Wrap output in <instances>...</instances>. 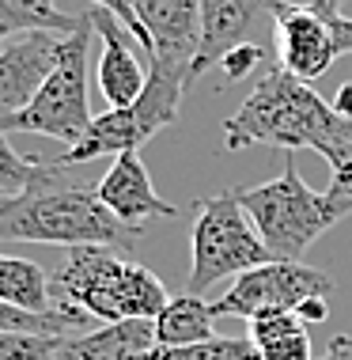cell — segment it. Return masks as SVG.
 <instances>
[{"mask_svg":"<svg viewBox=\"0 0 352 360\" xmlns=\"http://www.w3.org/2000/svg\"><path fill=\"white\" fill-rule=\"evenodd\" d=\"M334 110L341 118H352V84H341V91L334 95Z\"/></svg>","mask_w":352,"mask_h":360,"instance_id":"obj_28","label":"cell"},{"mask_svg":"<svg viewBox=\"0 0 352 360\" xmlns=\"http://www.w3.org/2000/svg\"><path fill=\"white\" fill-rule=\"evenodd\" d=\"M334 281L330 274L307 266V262H266L258 269H247L235 277V285L212 304V311L231 319H250L261 311H296L311 296H330Z\"/></svg>","mask_w":352,"mask_h":360,"instance_id":"obj_9","label":"cell"},{"mask_svg":"<svg viewBox=\"0 0 352 360\" xmlns=\"http://www.w3.org/2000/svg\"><path fill=\"white\" fill-rule=\"evenodd\" d=\"M0 300L19 311H34V315H50L61 307L50 292V277L34 262L8 255H0Z\"/></svg>","mask_w":352,"mask_h":360,"instance_id":"obj_18","label":"cell"},{"mask_svg":"<svg viewBox=\"0 0 352 360\" xmlns=\"http://www.w3.org/2000/svg\"><path fill=\"white\" fill-rule=\"evenodd\" d=\"M277 0H201V46L193 57L190 84H197L212 65H220L235 46L254 42V27L273 19Z\"/></svg>","mask_w":352,"mask_h":360,"instance_id":"obj_11","label":"cell"},{"mask_svg":"<svg viewBox=\"0 0 352 360\" xmlns=\"http://www.w3.org/2000/svg\"><path fill=\"white\" fill-rule=\"evenodd\" d=\"M53 342L42 334H0V360H46Z\"/></svg>","mask_w":352,"mask_h":360,"instance_id":"obj_22","label":"cell"},{"mask_svg":"<svg viewBox=\"0 0 352 360\" xmlns=\"http://www.w3.org/2000/svg\"><path fill=\"white\" fill-rule=\"evenodd\" d=\"M352 141V118H341L311 84L296 80L285 69H269L254 84L242 106L223 122V144L231 152L273 144V148H311L326 155L337 144Z\"/></svg>","mask_w":352,"mask_h":360,"instance_id":"obj_2","label":"cell"},{"mask_svg":"<svg viewBox=\"0 0 352 360\" xmlns=\"http://www.w3.org/2000/svg\"><path fill=\"white\" fill-rule=\"evenodd\" d=\"M95 190H99L103 205L110 209L114 217L125 224V228L141 231L144 220H152V217H178V209L155 193L152 179H148V167H144V160H141V152L114 155L110 171L99 179V186H95Z\"/></svg>","mask_w":352,"mask_h":360,"instance_id":"obj_14","label":"cell"},{"mask_svg":"<svg viewBox=\"0 0 352 360\" xmlns=\"http://www.w3.org/2000/svg\"><path fill=\"white\" fill-rule=\"evenodd\" d=\"M239 205L247 209V217L254 220L261 243L269 247L273 262H299L311 250V243L318 236H326L337 220H345L352 212V201L337 198V193H318L299 179L296 160H285L280 179H269L261 186L235 190Z\"/></svg>","mask_w":352,"mask_h":360,"instance_id":"obj_4","label":"cell"},{"mask_svg":"<svg viewBox=\"0 0 352 360\" xmlns=\"http://www.w3.org/2000/svg\"><path fill=\"white\" fill-rule=\"evenodd\" d=\"M197 220L190 231V296H204L212 285H220L223 277H242L247 269H258L273 262L269 247L261 243L254 220L247 209L239 205V193H216V198H201Z\"/></svg>","mask_w":352,"mask_h":360,"instance_id":"obj_6","label":"cell"},{"mask_svg":"<svg viewBox=\"0 0 352 360\" xmlns=\"http://www.w3.org/2000/svg\"><path fill=\"white\" fill-rule=\"evenodd\" d=\"M144 360H261L254 342L247 338H209L197 345H178V349H163L155 345Z\"/></svg>","mask_w":352,"mask_h":360,"instance_id":"obj_20","label":"cell"},{"mask_svg":"<svg viewBox=\"0 0 352 360\" xmlns=\"http://www.w3.org/2000/svg\"><path fill=\"white\" fill-rule=\"evenodd\" d=\"M141 239L103 205L95 186H68L61 167L46 160L31 190L0 198V243H50V247H122Z\"/></svg>","mask_w":352,"mask_h":360,"instance_id":"obj_1","label":"cell"},{"mask_svg":"<svg viewBox=\"0 0 352 360\" xmlns=\"http://www.w3.org/2000/svg\"><path fill=\"white\" fill-rule=\"evenodd\" d=\"M155 349V323H103L84 334L57 338L46 360H144Z\"/></svg>","mask_w":352,"mask_h":360,"instance_id":"obj_15","label":"cell"},{"mask_svg":"<svg viewBox=\"0 0 352 360\" xmlns=\"http://www.w3.org/2000/svg\"><path fill=\"white\" fill-rule=\"evenodd\" d=\"M91 23L76 27L65 38L61 57H57L53 72L46 76L42 91L31 99V106H23L19 114L4 118L8 133H38V137H53L65 141L68 148L80 144V137L91 125V106H87V50H91Z\"/></svg>","mask_w":352,"mask_h":360,"instance_id":"obj_7","label":"cell"},{"mask_svg":"<svg viewBox=\"0 0 352 360\" xmlns=\"http://www.w3.org/2000/svg\"><path fill=\"white\" fill-rule=\"evenodd\" d=\"M185 91H190V65L152 57L148 84H144L141 99L129 103V106H117V110L99 114V118L87 125L80 144L65 148L53 163L65 171V167H76V163L103 160V155L141 152V144H148L159 129H167V125L178 122Z\"/></svg>","mask_w":352,"mask_h":360,"instance_id":"obj_5","label":"cell"},{"mask_svg":"<svg viewBox=\"0 0 352 360\" xmlns=\"http://www.w3.org/2000/svg\"><path fill=\"white\" fill-rule=\"evenodd\" d=\"M87 8H103V12H110L122 19V27L133 34V42L144 46V53H148V38H144L141 23H136V12H133V0H87Z\"/></svg>","mask_w":352,"mask_h":360,"instance_id":"obj_25","label":"cell"},{"mask_svg":"<svg viewBox=\"0 0 352 360\" xmlns=\"http://www.w3.org/2000/svg\"><path fill=\"white\" fill-rule=\"evenodd\" d=\"M87 23L99 34L103 42V57H99V91L103 99L110 103V110L117 106H129L141 99L144 84H148V72H144L141 57L133 53V34L122 27V19L103 12V8H87Z\"/></svg>","mask_w":352,"mask_h":360,"instance_id":"obj_13","label":"cell"},{"mask_svg":"<svg viewBox=\"0 0 352 360\" xmlns=\"http://www.w3.org/2000/svg\"><path fill=\"white\" fill-rule=\"evenodd\" d=\"M50 292L61 307H72L99 323H155L167 307V285L148 266L122 258L114 247H76L50 277Z\"/></svg>","mask_w":352,"mask_h":360,"instance_id":"obj_3","label":"cell"},{"mask_svg":"<svg viewBox=\"0 0 352 360\" xmlns=\"http://www.w3.org/2000/svg\"><path fill=\"white\" fill-rule=\"evenodd\" d=\"M42 167H46V160H38V155H19L12 148L4 118H0V193H4V198H15V193L31 190L38 182V174H42Z\"/></svg>","mask_w":352,"mask_h":360,"instance_id":"obj_21","label":"cell"},{"mask_svg":"<svg viewBox=\"0 0 352 360\" xmlns=\"http://www.w3.org/2000/svg\"><path fill=\"white\" fill-rule=\"evenodd\" d=\"M345 4H348V0H311V8H315V12H322V15H337Z\"/></svg>","mask_w":352,"mask_h":360,"instance_id":"obj_29","label":"cell"},{"mask_svg":"<svg viewBox=\"0 0 352 360\" xmlns=\"http://www.w3.org/2000/svg\"><path fill=\"white\" fill-rule=\"evenodd\" d=\"M84 23V15H65L53 0H0V42L8 34H72Z\"/></svg>","mask_w":352,"mask_h":360,"instance_id":"obj_19","label":"cell"},{"mask_svg":"<svg viewBox=\"0 0 352 360\" xmlns=\"http://www.w3.org/2000/svg\"><path fill=\"white\" fill-rule=\"evenodd\" d=\"M326 360H352V338L348 334H337L334 342H330Z\"/></svg>","mask_w":352,"mask_h":360,"instance_id":"obj_27","label":"cell"},{"mask_svg":"<svg viewBox=\"0 0 352 360\" xmlns=\"http://www.w3.org/2000/svg\"><path fill=\"white\" fill-rule=\"evenodd\" d=\"M273 27H277V69L292 72L303 84L326 76L337 57L352 53V19L345 12L322 15L311 4L277 0Z\"/></svg>","mask_w":352,"mask_h":360,"instance_id":"obj_8","label":"cell"},{"mask_svg":"<svg viewBox=\"0 0 352 360\" xmlns=\"http://www.w3.org/2000/svg\"><path fill=\"white\" fill-rule=\"evenodd\" d=\"M65 38L68 34L34 31L0 50V118H12L23 106H31L61 57Z\"/></svg>","mask_w":352,"mask_h":360,"instance_id":"obj_10","label":"cell"},{"mask_svg":"<svg viewBox=\"0 0 352 360\" xmlns=\"http://www.w3.org/2000/svg\"><path fill=\"white\" fill-rule=\"evenodd\" d=\"M322 160L330 163V193H337V198L352 201V141H348V144H337V148H330Z\"/></svg>","mask_w":352,"mask_h":360,"instance_id":"obj_23","label":"cell"},{"mask_svg":"<svg viewBox=\"0 0 352 360\" xmlns=\"http://www.w3.org/2000/svg\"><path fill=\"white\" fill-rule=\"evenodd\" d=\"M296 315L303 319V323H326V315H330L326 296H311V300H303V304L296 307Z\"/></svg>","mask_w":352,"mask_h":360,"instance_id":"obj_26","label":"cell"},{"mask_svg":"<svg viewBox=\"0 0 352 360\" xmlns=\"http://www.w3.org/2000/svg\"><path fill=\"white\" fill-rule=\"evenodd\" d=\"M250 342L261 360H315L307 326L296 311H261V315H254Z\"/></svg>","mask_w":352,"mask_h":360,"instance_id":"obj_17","label":"cell"},{"mask_svg":"<svg viewBox=\"0 0 352 360\" xmlns=\"http://www.w3.org/2000/svg\"><path fill=\"white\" fill-rule=\"evenodd\" d=\"M133 12L148 38V57L193 69L201 46V0H133Z\"/></svg>","mask_w":352,"mask_h":360,"instance_id":"obj_12","label":"cell"},{"mask_svg":"<svg viewBox=\"0 0 352 360\" xmlns=\"http://www.w3.org/2000/svg\"><path fill=\"white\" fill-rule=\"evenodd\" d=\"M209 338H216V311L201 296H190V292L174 296L155 315V345L163 349L197 345V342H209Z\"/></svg>","mask_w":352,"mask_h":360,"instance_id":"obj_16","label":"cell"},{"mask_svg":"<svg viewBox=\"0 0 352 360\" xmlns=\"http://www.w3.org/2000/svg\"><path fill=\"white\" fill-rule=\"evenodd\" d=\"M266 61V46L261 42H242V46H235V50L220 61V69L228 80H242V76H250L258 65Z\"/></svg>","mask_w":352,"mask_h":360,"instance_id":"obj_24","label":"cell"}]
</instances>
